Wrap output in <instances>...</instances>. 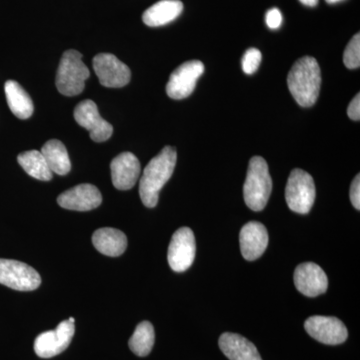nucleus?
Masks as SVG:
<instances>
[{"mask_svg": "<svg viewBox=\"0 0 360 360\" xmlns=\"http://www.w3.org/2000/svg\"><path fill=\"white\" fill-rule=\"evenodd\" d=\"M176 160V149L165 146L144 168L139 184V195L146 207L153 208L158 205L160 191L174 174Z\"/></svg>", "mask_w": 360, "mask_h": 360, "instance_id": "nucleus-1", "label": "nucleus"}, {"mask_svg": "<svg viewBox=\"0 0 360 360\" xmlns=\"http://www.w3.org/2000/svg\"><path fill=\"white\" fill-rule=\"evenodd\" d=\"M288 89L296 103L302 108H310L319 98L321 72L316 59L304 56L298 59L288 77Z\"/></svg>", "mask_w": 360, "mask_h": 360, "instance_id": "nucleus-2", "label": "nucleus"}, {"mask_svg": "<svg viewBox=\"0 0 360 360\" xmlns=\"http://www.w3.org/2000/svg\"><path fill=\"white\" fill-rule=\"evenodd\" d=\"M272 191V180L269 165L264 158L255 156L248 165V175L243 186V198L246 205L253 212L264 210Z\"/></svg>", "mask_w": 360, "mask_h": 360, "instance_id": "nucleus-3", "label": "nucleus"}, {"mask_svg": "<svg viewBox=\"0 0 360 360\" xmlns=\"http://www.w3.org/2000/svg\"><path fill=\"white\" fill-rule=\"evenodd\" d=\"M89 75V70L82 61V53L77 51H65L56 73V87L63 96H78L84 91L85 82Z\"/></svg>", "mask_w": 360, "mask_h": 360, "instance_id": "nucleus-4", "label": "nucleus"}, {"mask_svg": "<svg viewBox=\"0 0 360 360\" xmlns=\"http://www.w3.org/2000/svg\"><path fill=\"white\" fill-rule=\"evenodd\" d=\"M315 186L311 175L296 168L291 172L285 188V200L291 212L307 214L314 206Z\"/></svg>", "mask_w": 360, "mask_h": 360, "instance_id": "nucleus-5", "label": "nucleus"}, {"mask_svg": "<svg viewBox=\"0 0 360 360\" xmlns=\"http://www.w3.org/2000/svg\"><path fill=\"white\" fill-rule=\"evenodd\" d=\"M0 283L14 290L32 291L39 288L41 277L28 264L0 258Z\"/></svg>", "mask_w": 360, "mask_h": 360, "instance_id": "nucleus-6", "label": "nucleus"}, {"mask_svg": "<svg viewBox=\"0 0 360 360\" xmlns=\"http://www.w3.org/2000/svg\"><path fill=\"white\" fill-rule=\"evenodd\" d=\"M195 238L188 227H181L174 232L168 248L167 259L170 269L184 272L193 265L195 258Z\"/></svg>", "mask_w": 360, "mask_h": 360, "instance_id": "nucleus-7", "label": "nucleus"}, {"mask_svg": "<svg viewBox=\"0 0 360 360\" xmlns=\"http://www.w3.org/2000/svg\"><path fill=\"white\" fill-rule=\"evenodd\" d=\"M205 72V65L200 60L187 61L172 73L167 85V96L172 99H184L194 91L198 78Z\"/></svg>", "mask_w": 360, "mask_h": 360, "instance_id": "nucleus-8", "label": "nucleus"}, {"mask_svg": "<svg viewBox=\"0 0 360 360\" xmlns=\"http://www.w3.org/2000/svg\"><path fill=\"white\" fill-rule=\"evenodd\" d=\"M75 323L63 321L54 330L46 331L37 336L34 341V352L41 359H51L65 352L75 336Z\"/></svg>", "mask_w": 360, "mask_h": 360, "instance_id": "nucleus-9", "label": "nucleus"}, {"mask_svg": "<svg viewBox=\"0 0 360 360\" xmlns=\"http://www.w3.org/2000/svg\"><path fill=\"white\" fill-rule=\"evenodd\" d=\"M94 70L101 84L110 89L125 86L131 77L129 66L110 53L97 54L94 58Z\"/></svg>", "mask_w": 360, "mask_h": 360, "instance_id": "nucleus-10", "label": "nucleus"}, {"mask_svg": "<svg viewBox=\"0 0 360 360\" xmlns=\"http://www.w3.org/2000/svg\"><path fill=\"white\" fill-rule=\"evenodd\" d=\"M304 328L312 338L328 345H338L347 340V326L336 317L311 316L307 319Z\"/></svg>", "mask_w": 360, "mask_h": 360, "instance_id": "nucleus-11", "label": "nucleus"}, {"mask_svg": "<svg viewBox=\"0 0 360 360\" xmlns=\"http://www.w3.org/2000/svg\"><path fill=\"white\" fill-rule=\"evenodd\" d=\"M73 115L80 127L89 130L92 141H106L112 135V125L101 117L94 101H89V99L82 101L75 108Z\"/></svg>", "mask_w": 360, "mask_h": 360, "instance_id": "nucleus-12", "label": "nucleus"}, {"mask_svg": "<svg viewBox=\"0 0 360 360\" xmlns=\"http://www.w3.org/2000/svg\"><path fill=\"white\" fill-rule=\"evenodd\" d=\"M293 278L297 290L309 297H316L328 290V276L323 269L314 262L298 265Z\"/></svg>", "mask_w": 360, "mask_h": 360, "instance_id": "nucleus-13", "label": "nucleus"}, {"mask_svg": "<svg viewBox=\"0 0 360 360\" xmlns=\"http://www.w3.org/2000/svg\"><path fill=\"white\" fill-rule=\"evenodd\" d=\"M103 202V196L96 186L92 184H79L68 189L58 196V203L63 208L75 212H89L98 207Z\"/></svg>", "mask_w": 360, "mask_h": 360, "instance_id": "nucleus-14", "label": "nucleus"}, {"mask_svg": "<svg viewBox=\"0 0 360 360\" xmlns=\"http://www.w3.org/2000/svg\"><path fill=\"white\" fill-rule=\"evenodd\" d=\"M239 243L243 258L248 262H253L262 257L266 250L269 245V232L260 222H248L241 229Z\"/></svg>", "mask_w": 360, "mask_h": 360, "instance_id": "nucleus-15", "label": "nucleus"}, {"mask_svg": "<svg viewBox=\"0 0 360 360\" xmlns=\"http://www.w3.org/2000/svg\"><path fill=\"white\" fill-rule=\"evenodd\" d=\"M111 179L115 188L129 191L135 186L141 175V163L131 153H123L111 161Z\"/></svg>", "mask_w": 360, "mask_h": 360, "instance_id": "nucleus-16", "label": "nucleus"}, {"mask_svg": "<svg viewBox=\"0 0 360 360\" xmlns=\"http://www.w3.org/2000/svg\"><path fill=\"white\" fill-rule=\"evenodd\" d=\"M219 348L229 360H262L255 345L236 333L220 336Z\"/></svg>", "mask_w": 360, "mask_h": 360, "instance_id": "nucleus-17", "label": "nucleus"}, {"mask_svg": "<svg viewBox=\"0 0 360 360\" xmlns=\"http://www.w3.org/2000/svg\"><path fill=\"white\" fill-rule=\"evenodd\" d=\"M92 243L97 251L106 257H120L127 248V236L118 229H97L92 236Z\"/></svg>", "mask_w": 360, "mask_h": 360, "instance_id": "nucleus-18", "label": "nucleus"}, {"mask_svg": "<svg viewBox=\"0 0 360 360\" xmlns=\"http://www.w3.org/2000/svg\"><path fill=\"white\" fill-rule=\"evenodd\" d=\"M182 11L184 4L180 0H161L149 7L142 15V20L150 27H158L176 20Z\"/></svg>", "mask_w": 360, "mask_h": 360, "instance_id": "nucleus-19", "label": "nucleus"}, {"mask_svg": "<svg viewBox=\"0 0 360 360\" xmlns=\"http://www.w3.org/2000/svg\"><path fill=\"white\" fill-rule=\"evenodd\" d=\"M6 96L9 108L16 117L27 120L33 113V103L27 92L18 82L8 80L6 82Z\"/></svg>", "mask_w": 360, "mask_h": 360, "instance_id": "nucleus-20", "label": "nucleus"}, {"mask_svg": "<svg viewBox=\"0 0 360 360\" xmlns=\"http://www.w3.org/2000/svg\"><path fill=\"white\" fill-rule=\"evenodd\" d=\"M42 155L52 172L58 175H66L71 169L68 149L63 142L52 139L42 146Z\"/></svg>", "mask_w": 360, "mask_h": 360, "instance_id": "nucleus-21", "label": "nucleus"}, {"mask_svg": "<svg viewBox=\"0 0 360 360\" xmlns=\"http://www.w3.org/2000/svg\"><path fill=\"white\" fill-rule=\"evenodd\" d=\"M18 161L30 176L42 181H49L52 179V172L41 151H25L18 155Z\"/></svg>", "mask_w": 360, "mask_h": 360, "instance_id": "nucleus-22", "label": "nucleus"}, {"mask_svg": "<svg viewBox=\"0 0 360 360\" xmlns=\"http://www.w3.org/2000/svg\"><path fill=\"white\" fill-rule=\"evenodd\" d=\"M155 333L153 324L142 321L135 328L130 338L129 345L131 352L137 356H148L155 345Z\"/></svg>", "mask_w": 360, "mask_h": 360, "instance_id": "nucleus-23", "label": "nucleus"}, {"mask_svg": "<svg viewBox=\"0 0 360 360\" xmlns=\"http://www.w3.org/2000/svg\"><path fill=\"white\" fill-rule=\"evenodd\" d=\"M343 63L349 70H356L360 66V34L357 33L345 49Z\"/></svg>", "mask_w": 360, "mask_h": 360, "instance_id": "nucleus-24", "label": "nucleus"}, {"mask_svg": "<svg viewBox=\"0 0 360 360\" xmlns=\"http://www.w3.org/2000/svg\"><path fill=\"white\" fill-rule=\"evenodd\" d=\"M262 52L257 49H250L245 51L243 58V70L246 75H253L262 63Z\"/></svg>", "mask_w": 360, "mask_h": 360, "instance_id": "nucleus-25", "label": "nucleus"}, {"mask_svg": "<svg viewBox=\"0 0 360 360\" xmlns=\"http://www.w3.org/2000/svg\"><path fill=\"white\" fill-rule=\"evenodd\" d=\"M265 20H266V25L270 30H277V28L281 27V23H283V14L279 11V9H270L267 11Z\"/></svg>", "mask_w": 360, "mask_h": 360, "instance_id": "nucleus-26", "label": "nucleus"}, {"mask_svg": "<svg viewBox=\"0 0 360 360\" xmlns=\"http://www.w3.org/2000/svg\"><path fill=\"white\" fill-rule=\"evenodd\" d=\"M350 200H352V205L356 208L357 210H360V176L357 174L352 181V186H350Z\"/></svg>", "mask_w": 360, "mask_h": 360, "instance_id": "nucleus-27", "label": "nucleus"}, {"mask_svg": "<svg viewBox=\"0 0 360 360\" xmlns=\"http://www.w3.org/2000/svg\"><path fill=\"white\" fill-rule=\"evenodd\" d=\"M360 94H357L352 99V103L347 108V115L349 116L350 120L354 122H359L360 118Z\"/></svg>", "mask_w": 360, "mask_h": 360, "instance_id": "nucleus-28", "label": "nucleus"}, {"mask_svg": "<svg viewBox=\"0 0 360 360\" xmlns=\"http://www.w3.org/2000/svg\"><path fill=\"white\" fill-rule=\"evenodd\" d=\"M300 1L304 4V6L310 7L316 6L317 4H319V0H300Z\"/></svg>", "mask_w": 360, "mask_h": 360, "instance_id": "nucleus-29", "label": "nucleus"}, {"mask_svg": "<svg viewBox=\"0 0 360 360\" xmlns=\"http://www.w3.org/2000/svg\"><path fill=\"white\" fill-rule=\"evenodd\" d=\"M326 1L329 4H338V2L342 1V0H326Z\"/></svg>", "mask_w": 360, "mask_h": 360, "instance_id": "nucleus-30", "label": "nucleus"}, {"mask_svg": "<svg viewBox=\"0 0 360 360\" xmlns=\"http://www.w3.org/2000/svg\"><path fill=\"white\" fill-rule=\"evenodd\" d=\"M68 321H70L71 322V323H75V319H73V317H70V319H68Z\"/></svg>", "mask_w": 360, "mask_h": 360, "instance_id": "nucleus-31", "label": "nucleus"}]
</instances>
